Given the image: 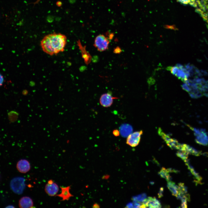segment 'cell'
<instances>
[{
  "mask_svg": "<svg viewBox=\"0 0 208 208\" xmlns=\"http://www.w3.org/2000/svg\"><path fill=\"white\" fill-rule=\"evenodd\" d=\"M66 43L65 35L54 32L44 36L40 41V45L44 53L53 55L64 51Z\"/></svg>",
  "mask_w": 208,
  "mask_h": 208,
  "instance_id": "6da1fadb",
  "label": "cell"
},
{
  "mask_svg": "<svg viewBox=\"0 0 208 208\" xmlns=\"http://www.w3.org/2000/svg\"><path fill=\"white\" fill-rule=\"evenodd\" d=\"M25 179L21 177H16L12 179L10 183V188L15 193L21 194L23 193L25 188Z\"/></svg>",
  "mask_w": 208,
  "mask_h": 208,
  "instance_id": "7a4b0ae2",
  "label": "cell"
},
{
  "mask_svg": "<svg viewBox=\"0 0 208 208\" xmlns=\"http://www.w3.org/2000/svg\"><path fill=\"white\" fill-rule=\"evenodd\" d=\"M158 134L171 148L179 150H181L182 144L179 143L176 139L172 138L168 134L164 132L161 128L158 129Z\"/></svg>",
  "mask_w": 208,
  "mask_h": 208,
  "instance_id": "3957f363",
  "label": "cell"
},
{
  "mask_svg": "<svg viewBox=\"0 0 208 208\" xmlns=\"http://www.w3.org/2000/svg\"><path fill=\"white\" fill-rule=\"evenodd\" d=\"M109 39L103 34L99 35L95 38L94 46L99 51H105L108 48Z\"/></svg>",
  "mask_w": 208,
  "mask_h": 208,
  "instance_id": "277c9868",
  "label": "cell"
},
{
  "mask_svg": "<svg viewBox=\"0 0 208 208\" xmlns=\"http://www.w3.org/2000/svg\"><path fill=\"white\" fill-rule=\"evenodd\" d=\"M191 129L194 132L195 137V140L197 143L204 146H206L208 144V135L204 130L192 128V127H191Z\"/></svg>",
  "mask_w": 208,
  "mask_h": 208,
  "instance_id": "5b68a950",
  "label": "cell"
},
{
  "mask_svg": "<svg viewBox=\"0 0 208 208\" xmlns=\"http://www.w3.org/2000/svg\"><path fill=\"white\" fill-rule=\"evenodd\" d=\"M142 130L135 131L129 135L127 137L126 143L128 145L132 147L137 146L139 144L142 135Z\"/></svg>",
  "mask_w": 208,
  "mask_h": 208,
  "instance_id": "8992f818",
  "label": "cell"
},
{
  "mask_svg": "<svg viewBox=\"0 0 208 208\" xmlns=\"http://www.w3.org/2000/svg\"><path fill=\"white\" fill-rule=\"evenodd\" d=\"M59 190L58 185L51 179L48 180L44 187L46 193L50 196H55Z\"/></svg>",
  "mask_w": 208,
  "mask_h": 208,
  "instance_id": "52a82bcc",
  "label": "cell"
},
{
  "mask_svg": "<svg viewBox=\"0 0 208 208\" xmlns=\"http://www.w3.org/2000/svg\"><path fill=\"white\" fill-rule=\"evenodd\" d=\"M117 99V97L112 96L111 93H105L101 96L99 99L100 103L104 107H109L113 104L114 99Z\"/></svg>",
  "mask_w": 208,
  "mask_h": 208,
  "instance_id": "ba28073f",
  "label": "cell"
},
{
  "mask_svg": "<svg viewBox=\"0 0 208 208\" xmlns=\"http://www.w3.org/2000/svg\"><path fill=\"white\" fill-rule=\"evenodd\" d=\"M141 208H161L159 201L155 197H151L146 198L142 203Z\"/></svg>",
  "mask_w": 208,
  "mask_h": 208,
  "instance_id": "9c48e42d",
  "label": "cell"
},
{
  "mask_svg": "<svg viewBox=\"0 0 208 208\" xmlns=\"http://www.w3.org/2000/svg\"><path fill=\"white\" fill-rule=\"evenodd\" d=\"M16 167L18 171L20 173H26L30 170L31 165L28 160L25 159H21L17 163Z\"/></svg>",
  "mask_w": 208,
  "mask_h": 208,
  "instance_id": "30bf717a",
  "label": "cell"
},
{
  "mask_svg": "<svg viewBox=\"0 0 208 208\" xmlns=\"http://www.w3.org/2000/svg\"><path fill=\"white\" fill-rule=\"evenodd\" d=\"M60 188L61 189V193L57 194L55 196L61 198V201L68 200L71 197L73 196L70 192L71 185L66 187L61 186Z\"/></svg>",
  "mask_w": 208,
  "mask_h": 208,
  "instance_id": "8fae6325",
  "label": "cell"
},
{
  "mask_svg": "<svg viewBox=\"0 0 208 208\" xmlns=\"http://www.w3.org/2000/svg\"><path fill=\"white\" fill-rule=\"evenodd\" d=\"M34 205L32 199L29 196H23L19 200L18 206L21 208H32Z\"/></svg>",
  "mask_w": 208,
  "mask_h": 208,
  "instance_id": "7c38bea8",
  "label": "cell"
},
{
  "mask_svg": "<svg viewBox=\"0 0 208 208\" xmlns=\"http://www.w3.org/2000/svg\"><path fill=\"white\" fill-rule=\"evenodd\" d=\"M180 150L184 151L188 153L189 154H192L196 156H198L201 154L200 151L197 150L192 147L185 144H182L181 148Z\"/></svg>",
  "mask_w": 208,
  "mask_h": 208,
  "instance_id": "4fadbf2b",
  "label": "cell"
},
{
  "mask_svg": "<svg viewBox=\"0 0 208 208\" xmlns=\"http://www.w3.org/2000/svg\"><path fill=\"white\" fill-rule=\"evenodd\" d=\"M77 43L79 49L81 51L82 57L84 59L85 63L86 64H88L91 60L90 56L86 50L85 47H82L79 40H78L77 41Z\"/></svg>",
  "mask_w": 208,
  "mask_h": 208,
  "instance_id": "5bb4252c",
  "label": "cell"
},
{
  "mask_svg": "<svg viewBox=\"0 0 208 208\" xmlns=\"http://www.w3.org/2000/svg\"><path fill=\"white\" fill-rule=\"evenodd\" d=\"M186 164L188 168L190 170L192 174L194 176L195 178L196 179V182L198 183H201L202 180V178L199 175V174L197 173L193 168L190 164L189 161L187 160L185 161Z\"/></svg>",
  "mask_w": 208,
  "mask_h": 208,
  "instance_id": "9a60e30c",
  "label": "cell"
},
{
  "mask_svg": "<svg viewBox=\"0 0 208 208\" xmlns=\"http://www.w3.org/2000/svg\"><path fill=\"white\" fill-rule=\"evenodd\" d=\"M167 186L174 196H177L178 193V186L170 180L167 181Z\"/></svg>",
  "mask_w": 208,
  "mask_h": 208,
  "instance_id": "2e32d148",
  "label": "cell"
},
{
  "mask_svg": "<svg viewBox=\"0 0 208 208\" xmlns=\"http://www.w3.org/2000/svg\"><path fill=\"white\" fill-rule=\"evenodd\" d=\"M174 171L173 170L171 169H166L164 168H162L159 172V174L161 177L165 179L168 181L170 180L171 178L169 172Z\"/></svg>",
  "mask_w": 208,
  "mask_h": 208,
  "instance_id": "e0dca14e",
  "label": "cell"
},
{
  "mask_svg": "<svg viewBox=\"0 0 208 208\" xmlns=\"http://www.w3.org/2000/svg\"><path fill=\"white\" fill-rule=\"evenodd\" d=\"M132 131V127L129 125H125L122 126V135L125 136H128Z\"/></svg>",
  "mask_w": 208,
  "mask_h": 208,
  "instance_id": "ac0fdd59",
  "label": "cell"
},
{
  "mask_svg": "<svg viewBox=\"0 0 208 208\" xmlns=\"http://www.w3.org/2000/svg\"><path fill=\"white\" fill-rule=\"evenodd\" d=\"M177 155L185 162L187 160L189 154L184 151L179 150L176 153Z\"/></svg>",
  "mask_w": 208,
  "mask_h": 208,
  "instance_id": "d6986e66",
  "label": "cell"
},
{
  "mask_svg": "<svg viewBox=\"0 0 208 208\" xmlns=\"http://www.w3.org/2000/svg\"><path fill=\"white\" fill-rule=\"evenodd\" d=\"M146 195L145 193H143L139 195L136 196L134 197L133 200L134 202L142 203L146 198Z\"/></svg>",
  "mask_w": 208,
  "mask_h": 208,
  "instance_id": "ffe728a7",
  "label": "cell"
},
{
  "mask_svg": "<svg viewBox=\"0 0 208 208\" xmlns=\"http://www.w3.org/2000/svg\"><path fill=\"white\" fill-rule=\"evenodd\" d=\"M178 68L176 66H169L166 68V70L170 71L171 73L173 75H175L177 72Z\"/></svg>",
  "mask_w": 208,
  "mask_h": 208,
  "instance_id": "44dd1931",
  "label": "cell"
},
{
  "mask_svg": "<svg viewBox=\"0 0 208 208\" xmlns=\"http://www.w3.org/2000/svg\"><path fill=\"white\" fill-rule=\"evenodd\" d=\"M181 207L182 208H187V200L185 199L181 200Z\"/></svg>",
  "mask_w": 208,
  "mask_h": 208,
  "instance_id": "7402d4cb",
  "label": "cell"
},
{
  "mask_svg": "<svg viewBox=\"0 0 208 208\" xmlns=\"http://www.w3.org/2000/svg\"><path fill=\"white\" fill-rule=\"evenodd\" d=\"M177 1L183 5H187L190 3L191 0H177Z\"/></svg>",
  "mask_w": 208,
  "mask_h": 208,
  "instance_id": "603a6c76",
  "label": "cell"
},
{
  "mask_svg": "<svg viewBox=\"0 0 208 208\" xmlns=\"http://www.w3.org/2000/svg\"><path fill=\"white\" fill-rule=\"evenodd\" d=\"M165 27L166 28L170 29H172L175 30H177V29L176 28V27L174 26L173 25H166L165 26Z\"/></svg>",
  "mask_w": 208,
  "mask_h": 208,
  "instance_id": "cb8c5ba5",
  "label": "cell"
},
{
  "mask_svg": "<svg viewBox=\"0 0 208 208\" xmlns=\"http://www.w3.org/2000/svg\"><path fill=\"white\" fill-rule=\"evenodd\" d=\"M4 81V79L3 75L0 74V86L2 85Z\"/></svg>",
  "mask_w": 208,
  "mask_h": 208,
  "instance_id": "d4e9b609",
  "label": "cell"
},
{
  "mask_svg": "<svg viewBox=\"0 0 208 208\" xmlns=\"http://www.w3.org/2000/svg\"><path fill=\"white\" fill-rule=\"evenodd\" d=\"M113 133L115 136H117L119 135L120 132L118 130L116 129L113 131Z\"/></svg>",
  "mask_w": 208,
  "mask_h": 208,
  "instance_id": "484cf974",
  "label": "cell"
},
{
  "mask_svg": "<svg viewBox=\"0 0 208 208\" xmlns=\"http://www.w3.org/2000/svg\"><path fill=\"white\" fill-rule=\"evenodd\" d=\"M114 53H120L121 51L119 47H117L114 50Z\"/></svg>",
  "mask_w": 208,
  "mask_h": 208,
  "instance_id": "4316f807",
  "label": "cell"
},
{
  "mask_svg": "<svg viewBox=\"0 0 208 208\" xmlns=\"http://www.w3.org/2000/svg\"><path fill=\"white\" fill-rule=\"evenodd\" d=\"M148 83L150 84H152L155 82V80L151 77L148 79Z\"/></svg>",
  "mask_w": 208,
  "mask_h": 208,
  "instance_id": "83f0119b",
  "label": "cell"
},
{
  "mask_svg": "<svg viewBox=\"0 0 208 208\" xmlns=\"http://www.w3.org/2000/svg\"><path fill=\"white\" fill-rule=\"evenodd\" d=\"M163 191V188H161L159 190V192L158 194V196L159 198H160L162 196Z\"/></svg>",
  "mask_w": 208,
  "mask_h": 208,
  "instance_id": "f1b7e54d",
  "label": "cell"
},
{
  "mask_svg": "<svg viewBox=\"0 0 208 208\" xmlns=\"http://www.w3.org/2000/svg\"><path fill=\"white\" fill-rule=\"evenodd\" d=\"M176 66H177L178 68H181L184 67V66L182 65L179 63L177 64L176 65Z\"/></svg>",
  "mask_w": 208,
  "mask_h": 208,
  "instance_id": "f546056e",
  "label": "cell"
},
{
  "mask_svg": "<svg viewBox=\"0 0 208 208\" xmlns=\"http://www.w3.org/2000/svg\"><path fill=\"white\" fill-rule=\"evenodd\" d=\"M56 4L57 6H60L62 5V3L60 1H58L57 3Z\"/></svg>",
  "mask_w": 208,
  "mask_h": 208,
  "instance_id": "4dcf8cb0",
  "label": "cell"
}]
</instances>
